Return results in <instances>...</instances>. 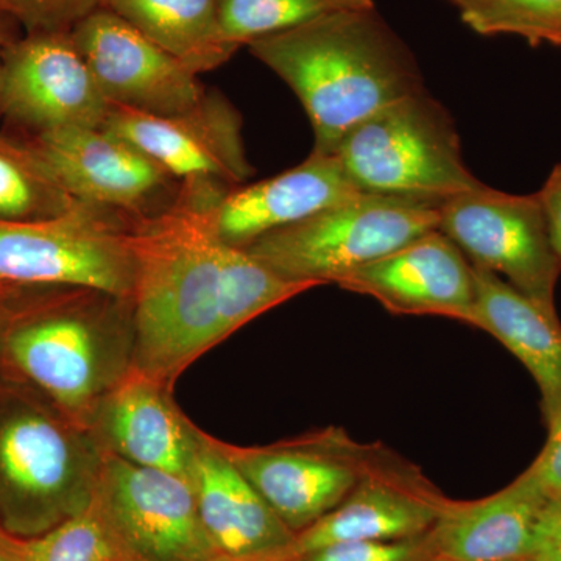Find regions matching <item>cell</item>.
Here are the masks:
<instances>
[{
	"label": "cell",
	"mask_w": 561,
	"mask_h": 561,
	"mask_svg": "<svg viewBox=\"0 0 561 561\" xmlns=\"http://www.w3.org/2000/svg\"><path fill=\"white\" fill-rule=\"evenodd\" d=\"M135 368L173 387L181 373L249 321L313 289L221 241L201 202L133 225Z\"/></svg>",
	"instance_id": "6da1fadb"
},
{
	"label": "cell",
	"mask_w": 561,
	"mask_h": 561,
	"mask_svg": "<svg viewBox=\"0 0 561 561\" xmlns=\"http://www.w3.org/2000/svg\"><path fill=\"white\" fill-rule=\"evenodd\" d=\"M247 47L301 102L313 153L334 154L362 122L426 90L411 50L376 7L337 11Z\"/></svg>",
	"instance_id": "7a4b0ae2"
},
{
	"label": "cell",
	"mask_w": 561,
	"mask_h": 561,
	"mask_svg": "<svg viewBox=\"0 0 561 561\" xmlns=\"http://www.w3.org/2000/svg\"><path fill=\"white\" fill-rule=\"evenodd\" d=\"M130 297L77 286L16 287L0 356L72 419L88 416L135 368Z\"/></svg>",
	"instance_id": "3957f363"
},
{
	"label": "cell",
	"mask_w": 561,
	"mask_h": 561,
	"mask_svg": "<svg viewBox=\"0 0 561 561\" xmlns=\"http://www.w3.org/2000/svg\"><path fill=\"white\" fill-rule=\"evenodd\" d=\"M106 453L87 424L35 389L0 390V526L32 540L87 511Z\"/></svg>",
	"instance_id": "277c9868"
},
{
	"label": "cell",
	"mask_w": 561,
	"mask_h": 561,
	"mask_svg": "<svg viewBox=\"0 0 561 561\" xmlns=\"http://www.w3.org/2000/svg\"><path fill=\"white\" fill-rule=\"evenodd\" d=\"M335 154L362 194L443 203L482 184L465 164L451 114L426 90L362 122Z\"/></svg>",
	"instance_id": "5b68a950"
},
{
	"label": "cell",
	"mask_w": 561,
	"mask_h": 561,
	"mask_svg": "<svg viewBox=\"0 0 561 561\" xmlns=\"http://www.w3.org/2000/svg\"><path fill=\"white\" fill-rule=\"evenodd\" d=\"M442 203L357 194L245 247L283 278L319 287L438 230Z\"/></svg>",
	"instance_id": "8992f818"
},
{
	"label": "cell",
	"mask_w": 561,
	"mask_h": 561,
	"mask_svg": "<svg viewBox=\"0 0 561 561\" xmlns=\"http://www.w3.org/2000/svg\"><path fill=\"white\" fill-rule=\"evenodd\" d=\"M133 225L84 203L50 219H0V284L92 287L131 298Z\"/></svg>",
	"instance_id": "52a82bcc"
},
{
	"label": "cell",
	"mask_w": 561,
	"mask_h": 561,
	"mask_svg": "<svg viewBox=\"0 0 561 561\" xmlns=\"http://www.w3.org/2000/svg\"><path fill=\"white\" fill-rule=\"evenodd\" d=\"M438 231L472 265L504 276L531 300L556 309L561 261L538 192L507 194L482 183L442 203Z\"/></svg>",
	"instance_id": "ba28073f"
},
{
	"label": "cell",
	"mask_w": 561,
	"mask_h": 561,
	"mask_svg": "<svg viewBox=\"0 0 561 561\" xmlns=\"http://www.w3.org/2000/svg\"><path fill=\"white\" fill-rule=\"evenodd\" d=\"M221 451L245 476L294 534L334 511L359 483L375 448L324 430L267 446L220 442Z\"/></svg>",
	"instance_id": "9c48e42d"
},
{
	"label": "cell",
	"mask_w": 561,
	"mask_h": 561,
	"mask_svg": "<svg viewBox=\"0 0 561 561\" xmlns=\"http://www.w3.org/2000/svg\"><path fill=\"white\" fill-rule=\"evenodd\" d=\"M94 502L135 559L220 560L203 529L194 483L187 479L106 454Z\"/></svg>",
	"instance_id": "30bf717a"
},
{
	"label": "cell",
	"mask_w": 561,
	"mask_h": 561,
	"mask_svg": "<svg viewBox=\"0 0 561 561\" xmlns=\"http://www.w3.org/2000/svg\"><path fill=\"white\" fill-rule=\"evenodd\" d=\"M103 128L138 147L192 191L227 192L253 175L238 110L217 91L194 108L154 116L110 105Z\"/></svg>",
	"instance_id": "8fae6325"
},
{
	"label": "cell",
	"mask_w": 561,
	"mask_h": 561,
	"mask_svg": "<svg viewBox=\"0 0 561 561\" xmlns=\"http://www.w3.org/2000/svg\"><path fill=\"white\" fill-rule=\"evenodd\" d=\"M108 111L70 31L25 33L11 44L0 79V116L22 138L103 127Z\"/></svg>",
	"instance_id": "7c38bea8"
},
{
	"label": "cell",
	"mask_w": 561,
	"mask_h": 561,
	"mask_svg": "<svg viewBox=\"0 0 561 561\" xmlns=\"http://www.w3.org/2000/svg\"><path fill=\"white\" fill-rule=\"evenodd\" d=\"M77 202L140 221L175 205L181 183L149 154L103 127L25 138Z\"/></svg>",
	"instance_id": "4fadbf2b"
},
{
	"label": "cell",
	"mask_w": 561,
	"mask_h": 561,
	"mask_svg": "<svg viewBox=\"0 0 561 561\" xmlns=\"http://www.w3.org/2000/svg\"><path fill=\"white\" fill-rule=\"evenodd\" d=\"M70 35L110 105L172 116L206 94L201 76L106 7L77 22Z\"/></svg>",
	"instance_id": "5bb4252c"
},
{
	"label": "cell",
	"mask_w": 561,
	"mask_h": 561,
	"mask_svg": "<svg viewBox=\"0 0 561 561\" xmlns=\"http://www.w3.org/2000/svg\"><path fill=\"white\" fill-rule=\"evenodd\" d=\"M446 502L412 465L375 448L367 471L348 496L297 535L295 556L337 542L421 537L435 526Z\"/></svg>",
	"instance_id": "9a60e30c"
},
{
	"label": "cell",
	"mask_w": 561,
	"mask_h": 561,
	"mask_svg": "<svg viewBox=\"0 0 561 561\" xmlns=\"http://www.w3.org/2000/svg\"><path fill=\"white\" fill-rule=\"evenodd\" d=\"M103 451L192 482L205 432L173 401L172 387L133 368L88 416Z\"/></svg>",
	"instance_id": "2e32d148"
},
{
	"label": "cell",
	"mask_w": 561,
	"mask_h": 561,
	"mask_svg": "<svg viewBox=\"0 0 561 561\" xmlns=\"http://www.w3.org/2000/svg\"><path fill=\"white\" fill-rule=\"evenodd\" d=\"M335 286L368 295L391 313L440 316L474 324L471 262L438 230L350 273Z\"/></svg>",
	"instance_id": "e0dca14e"
},
{
	"label": "cell",
	"mask_w": 561,
	"mask_h": 561,
	"mask_svg": "<svg viewBox=\"0 0 561 561\" xmlns=\"http://www.w3.org/2000/svg\"><path fill=\"white\" fill-rule=\"evenodd\" d=\"M356 190L337 154H309L289 171L232 187L216 202H201L221 241L245 249L262 236L350 201ZM198 202V201H197Z\"/></svg>",
	"instance_id": "ac0fdd59"
},
{
	"label": "cell",
	"mask_w": 561,
	"mask_h": 561,
	"mask_svg": "<svg viewBox=\"0 0 561 561\" xmlns=\"http://www.w3.org/2000/svg\"><path fill=\"white\" fill-rule=\"evenodd\" d=\"M192 483L203 529L220 560L294 559L297 534L221 451L220 440L208 434H203Z\"/></svg>",
	"instance_id": "d6986e66"
},
{
	"label": "cell",
	"mask_w": 561,
	"mask_h": 561,
	"mask_svg": "<svg viewBox=\"0 0 561 561\" xmlns=\"http://www.w3.org/2000/svg\"><path fill=\"white\" fill-rule=\"evenodd\" d=\"M546 501L548 496L530 467L489 497L448 500L431 530L435 556L453 561L527 559Z\"/></svg>",
	"instance_id": "ffe728a7"
},
{
	"label": "cell",
	"mask_w": 561,
	"mask_h": 561,
	"mask_svg": "<svg viewBox=\"0 0 561 561\" xmlns=\"http://www.w3.org/2000/svg\"><path fill=\"white\" fill-rule=\"evenodd\" d=\"M474 324L518 357L537 382L546 427L561 413V323L556 309L472 265Z\"/></svg>",
	"instance_id": "44dd1931"
},
{
	"label": "cell",
	"mask_w": 561,
	"mask_h": 561,
	"mask_svg": "<svg viewBox=\"0 0 561 561\" xmlns=\"http://www.w3.org/2000/svg\"><path fill=\"white\" fill-rule=\"evenodd\" d=\"M103 7L202 76L238 51L225 38L217 0H103Z\"/></svg>",
	"instance_id": "7402d4cb"
},
{
	"label": "cell",
	"mask_w": 561,
	"mask_h": 561,
	"mask_svg": "<svg viewBox=\"0 0 561 561\" xmlns=\"http://www.w3.org/2000/svg\"><path fill=\"white\" fill-rule=\"evenodd\" d=\"M79 205L27 139L0 131V219H50Z\"/></svg>",
	"instance_id": "603a6c76"
},
{
	"label": "cell",
	"mask_w": 561,
	"mask_h": 561,
	"mask_svg": "<svg viewBox=\"0 0 561 561\" xmlns=\"http://www.w3.org/2000/svg\"><path fill=\"white\" fill-rule=\"evenodd\" d=\"M217 3L225 38L238 49L337 11L375 9V0H217Z\"/></svg>",
	"instance_id": "cb8c5ba5"
},
{
	"label": "cell",
	"mask_w": 561,
	"mask_h": 561,
	"mask_svg": "<svg viewBox=\"0 0 561 561\" xmlns=\"http://www.w3.org/2000/svg\"><path fill=\"white\" fill-rule=\"evenodd\" d=\"M122 548L95 502L57 527L24 541V561H119Z\"/></svg>",
	"instance_id": "d4e9b609"
},
{
	"label": "cell",
	"mask_w": 561,
	"mask_h": 561,
	"mask_svg": "<svg viewBox=\"0 0 561 561\" xmlns=\"http://www.w3.org/2000/svg\"><path fill=\"white\" fill-rule=\"evenodd\" d=\"M479 35H513L540 41L561 24V0H446Z\"/></svg>",
	"instance_id": "484cf974"
},
{
	"label": "cell",
	"mask_w": 561,
	"mask_h": 561,
	"mask_svg": "<svg viewBox=\"0 0 561 561\" xmlns=\"http://www.w3.org/2000/svg\"><path fill=\"white\" fill-rule=\"evenodd\" d=\"M431 531L393 541H353L298 553L290 561H431L435 559Z\"/></svg>",
	"instance_id": "4316f807"
},
{
	"label": "cell",
	"mask_w": 561,
	"mask_h": 561,
	"mask_svg": "<svg viewBox=\"0 0 561 561\" xmlns=\"http://www.w3.org/2000/svg\"><path fill=\"white\" fill-rule=\"evenodd\" d=\"M103 0H0V16L16 22L25 33L70 31Z\"/></svg>",
	"instance_id": "83f0119b"
},
{
	"label": "cell",
	"mask_w": 561,
	"mask_h": 561,
	"mask_svg": "<svg viewBox=\"0 0 561 561\" xmlns=\"http://www.w3.org/2000/svg\"><path fill=\"white\" fill-rule=\"evenodd\" d=\"M535 478L549 500L561 497V413L548 426V440L530 465Z\"/></svg>",
	"instance_id": "f1b7e54d"
},
{
	"label": "cell",
	"mask_w": 561,
	"mask_h": 561,
	"mask_svg": "<svg viewBox=\"0 0 561 561\" xmlns=\"http://www.w3.org/2000/svg\"><path fill=\"white\" fill-rule=\"evenodd\" d=\"M530 559L534 561H561V497L549 500L542 505L534 540Z\"/></svg>",
	"instance_id": "f546056e"
},
{
	"label": "cell",
	"mask_w": 561,
	"mask_h": 561,
	"mask_svg": "<svg viewBox=\"0 0 561 561\" xmlns=\"http://www.w3.org/2000/svg\"><path fill=\"white\" fill-rule=\"evenodd\" d=\"M538 195H540L546 217H548L553 249L561 261V164H557L552 169L548 180L538 191Z\"/></svg>",
	"instance_id": "4dcf8cb0"
},
{
	"label": "cell",
	"mask_w": 561,
	"mask_h": 561,
	"mask_svg": "<svg viewBox=\"0 0 561 561\" xmlns=\"http://www.w3.org/2000/svg\"><path fill=\"white\" fill-rule=\"evenodd\" d=\"M0 561H24V540L0 526Z\"/></svg>",
	"instance_id": "1f68e13d"
},
{
	"label": "cell",
	"mask_w": 561,
	"mask_h": 561,
	"mask_svg": "<svg viewBox=\"0 0 561 561\" xmlns=\"http://www.w3.org/2000/svg\"><path fill=\"white\" fill-rule=\"evenodd\" d=\"M16 22L9 20V18L0 16V79H2L3 62H5L7 51H9L11 44L14 43L20 35H18Z\"/></svg>",
	"instance_id": "d6a6232c"
},
{
	"label": "cell",
	"mask_w": 561,
	"mask_h": 561,
	"mask_svg": "<svg viewBox=\"0 0 561 561\" xmlns=\"http://www.w3.org/2000/svg\"><path fill=\"white\" fill-rule=\"evenodd\" d=\"M16 287L18 286H3V284H0V332H2L3 323H5L7 313H9L11 300H13Z\"/></svg>",
	"instance_id": "836d02e7"
},
{
	"label": "cell",
	"mask_w": 561,
	"mask_h": 561,
	"mask_svg": "<svg viewBox=\"0 0 561 561\" xmlns=\"http://www.w3.org/2000/svg\"><path fill=\"white\" fill-rule=\"evenodd\" d=\"M546 39L553 41V43L561 44V24L559 25V27L553 28V31L551 32V35H549L548 38H546Z\"/></svg>",
	"instance_id": "e575fe53"
},
{
	"label": "cell",
	"mask_w": 561,
	"mask_h": 561,
	"mask_svg": "<svg viewBox=\"0 0 561 561\" xmlns=\"http://www.w3.org/2000/svg\"><path fill=\"white\" fill-rule=\"evenodd\" d=\"M431 561H453V560H446V559H440V557H435V559H432ZM508 561H534V560H531L530 557H527V559L508 560Z\"/></svg>",
	"instance_id": "d590c367"
},
{
	"label": "cell",
	"mask_w": 561,
	"mask_h": 561,
	"mask_svg": "<svg viewBox=\"0 0 561 561\" xmlns=\"http://www.w3.org/2000/svg\"><path fill=\"white\" fill-rule=\"evenodd\" d=\"M119 561H144V560L135 559V557H125V559H122Z\"/></svg>",
	"instance_id": "8d00e7d4"
},
{
	"label": "cell",
	"mask_w": 561,
	"mask_h": 561,
	"mask_svg": "<svg viewBox=\"0 0 561 561\" xmlns=\"http://www.w3.org/2000/svg\"><path fill=\"white\" fill-rule=\"evenodd\" d=\"M217 561H228V560H217Z\"/></svg>",
	"instance_id": "74e56055"
}]
</instances>
